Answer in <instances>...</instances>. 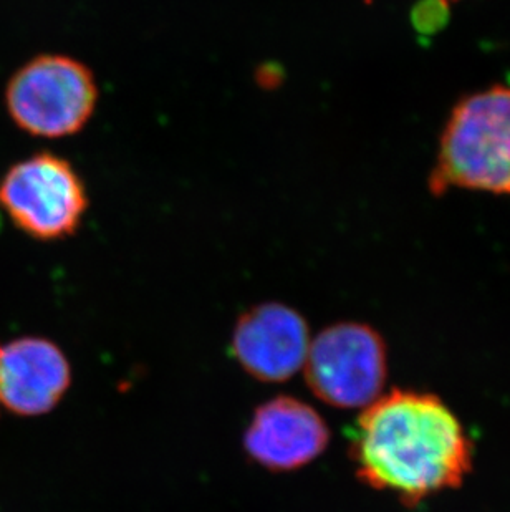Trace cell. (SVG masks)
Wrapping results in <instances>:
<instances>
[{
    "label": "cell",
    "instance_id": "obj_1",
    "mask_svg": "<svg viewBox=\"0 0 510 512\" xmlns=\"http://www.w3.org/2000/svg\"><path fill=\"white\" fill-rule=\"evenodd\" d=\"M352 458L363 483L414 506L461 486L472 468V445L441 398L393 390L361 413Z\"/></svg>",
    "mask_w": 510,
    "mask_h": 512
},
{
    "label": "cell",
    "instance_id": "obj_2",
    "mask_svg": "<svg viewBox=\"0 0 510 512\" xmlns=\"http://www.w3.org/2000/svg\"><path fill=\"white\" fill-rule=\"evenodd\" d=\"M429 193L451 189L510 196V85L461 98L439 136Z\"/></svg>",
    "mask_w": 510,
    "mask_h": 512
},
{
    "label": "cell",
    "instance_id": "obj_3",
    "mask_svg": "<svg viewBox=\"0 0 510 512\" xmlns=\"http://www.w3.org/2000/svg\"><path fill=\"white\" fill-rule=\"evenodd\" d=\"M98 98L92 68L63 54L37 55L5 87V107L15 126L45 140L85 130L97 112Z\"/></svg>",
    "mask_w": 510,
    "mask_h": 512
},
{
    "label": "cell",
    "instance_id": "obj_4",
    "mask_svg": "<svg viewBox=\"0 0 510 512\" xmlns=\"http://www.w3.org/2000/svg\"><path fill=\"white\" fill-rule=\"evenodd\" d=\"M0 208L25 236L58 242L80 231L90 196L67 158L39 151L5 171L0 179Z\"/></svg>",
    "mask_w": 510,
    "mask_h": 512
},
{
    "label": "cell",
    "instance_id": "obj_5",
    "mask_svg": "<svg viewBox=\"0 0 510 512\" xmlns=\"http://www.w3.org/2000/svg\"><path fill=\"white\" fill-rule=\"evenodd\" d=\"M304 370L308 388L327 405L365 410L385 388V340L370 325H330L310 342Z\"/></svg>",
    "mask_w": 510,
    "mask_h": 512
},
{
    "label": "cell",
    "instance_id": "obj_6",
    "mask_svg": "<svg viewBox=\"0 0 510 512\" xmlns=\"http://www.w3.org/2000/svg\"><path fill=\"white\" fill-rule=\"evenodd\" d=\"M304 315L280 302L246 310L232 332V352L255 380L287 382L304 368L310 348Z\"/></svg>",
    "mask_w": 510,
    "mask_h": 512
},
{
    "label": "cell",
    "instance_id": "obj_7",
    "mask_svg": "<svg viewBox=\"0 0 510 512\" xmlns=\"http://www.w3.org/2000/svg\"><path fill=\"white\" fill-rule=\"evenodd\" d=\"M330 430L305 401L279 397L255 410L244 435L249 458L270 471H294L327 450Z\"/></svg>",
    "mask_w": 510,
    "mask_h": 512
},
{
    "label": "cell",
    "instance_id": "obj_8",
    "mask_svg": "<svg viewBox=\"0 0 510 512\" xmlns=\"http://www.w3.org/2000/svg\"><path fill=\"white\" fill-rule=\"evenodd\" d=\"M72 383V368L57 343L22 337L0 345V403L20 416L52 411Z\"/></svg>",
    "mask_w": 510,
    "mask_h": 512
}]
</instances>
